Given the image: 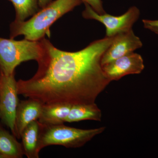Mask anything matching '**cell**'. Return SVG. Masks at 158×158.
Returning a JSON list of instances; mask_svg holds the SVG:
<instances>
[{
    "instance_id": "1",
    "label": "cell",
    "mask_w": 158,
    "mask_h": 158,
    "mask_svg": "<svg viewBox=\"0 0 158 158\" xmlns=\"http://www.w3.org/2000/svg\"><path fill=\"white\" fill-rule=\"evenodd\" d=\"M113 38L95 40L75 52L59 49L43 38L37 72L31 78L17 81L18 94L43 104L95 103L111 82L103 70L101 59Z\"/></svg>"
},
{
    "instance_id": "2",
    "label": "cell",
    "mask_w": 158,
    "mask_h": 158,
    "mask_svg": "<svg viewBox=\"0 0 158 158\" xmlns=\"http://www.w3.org/2000/svg\"><path fill=\"white\" fill-rule=\"evenodd\" d=\"M81 0H55L37 11L31 19L24 21L15 20L10 26V37L23 35L25 39L39 41L45 35L50 36L51 26L60 17L80 6Z\"/></svg>"
},
{
    "instance_id": "3",
    "label": "cell",
    "mask_w": 158,
    "mask_h": 158,
    "mask_svg": "<svg viewBox=\"0 0 158 158\" xmlns=\"http://www.w3.org/2000/svg\"><path fill=\"white\" fill-rule=\"evenodd\" d=\"M40 151L51 145H60L67 148L81 147L106 129L104 127L92 129H81L66 126L64 123L44 125L40 123Z\"/></svg>"
},
{
    "instance_id": "4",
    "label": "cell",
    "mask_w": 158,
    "mask_h": 158,
    "mask_svg": "<svg viewBox=\"0 0 158 158\" xmlns=\"http://www.w3.org/2000/svg\"><path fill=\"white\" fill-rule=\"evenodd\" d=\"M41 52L40 40H15L0 37V72L6 75L14 73L15 68L22 62L37 61Z\"/></svg>"
},
{
    "instance_id": "5",
    "label": "cell",
    "mask_w": 158,
    "mask_h": 158,
    "mask_svg": "<svg viewBox=\"0 0 158 158\" xmlns=\"http://www.w3.org/2000/svg\"><path fill=\"white\" fill-rule=\"evenodd\" d=\"M15 74L6 75L0 72V113L3 123L17 138L15 116L19 103Z\"/></svg>"
},
{
    "instance_id": "6",
    "label": "cell",
    "mask_w": 158,
    "mask_h": 158,
    "mask_svg": "<svg viewBox=\"0 0 158 158\" xmlns=\"http://www.w3.org/2000/svg\"><path fill=\"white\" fill-rule=\"evenodd\" d=\"M85 10L82 15L86 19H94L105 26L107 37H113L132 29L134 24L139 18L140 12L135 6L131 7L124 14L113 16L106 14H99L90 6L85 4Z\"/></svg>"
},
{
    "instance_id": "7",
    "label": "cell",
    "mask_w": 158,
    "mask_h": 158,
    "mask_svg": "<svg viewBox=\"0 0 158 158\" xmlns=\"http://www.w3.org/2000/svg\"><path fill=\"white\" fill-rule=\"evenodd\" d=\"M144 68V61L141 55L134 52L102 66L104 72L111 81H118L128 75L141 73Z\"/></svg>"
},
{
    "instance_id": "8",
    "label": "cell",
    "mask_w": 158,
    "mask_h": 158,
    "mask_svg": "<svg viewBox=\"0 0 158 158\" xmlns=\"http://www.w3.org/2000/svg\"><path fill=\"white\" fill-rule=\"evenodd\" d=\"M142 46L141 40L134 34L132 29L118 34L114 37L113 42L102 56V66L115 59L133 52Z\"/></svg>"
},
{
    "instance_id": "9",
    "label": "cell",
    "mask_w": 158,
    "mask_h": 158,
    "mask_svg": "<svg viewBox=\"0 0 158 158\" xmlns=\"http://www.w3.org/2000/svg\"><path fill=\"white\" fill-rule=\"evenodd\" d=\"M43 104L34 99L19 102L15 116V127L17 138H20L21 135L24 129L32 122L38 120Z\"/></svg>"
},
{
    "instance_id": "10",
    "label": "cell",
    "mask_w": 158,
    "mask_h": 158,
    "mask_svg": "<svg viewBox=\"0 0 158 158\" xmlns=\"http://www.w3.org/2000/svg\"><path fill=\"white\" fill-rule=\"evenodd\" d=\"M72 106L65 103H52L43 104L38 121L44 125L63 124L65 122Z\"/></svg>"
},
{
    "instance_id": "11",
    "label": "cell",
    "mask_w": 158,
    "mask_h": 158,
    "mask_svg": "<svg viewBox=\"0 0 158 158\" xmlns=\"http://www.w3.org/2000/svg\"><path fill=\"white\" fill-rule=\"evenodd\" d=\"M40 129L39 122L36 120L29 124L21 135L24 155L28 158L39 157Z\"/></svg>"
},
{
    "instance_id": "12",
    "label": "cell",
    "mask_w": 158,
    "mask_h": 158,
    "mask_svg": "<svg viewBox=\"0 0 158 158\" xmlns=\"http://www.w3.org/2000/svg\"><path fill=\"white\" fill-rule=\"evenodd\" d=\"M101 110L95 103L72 106L65 122L73 123L85 120L100 121Z\"/></svg>"
},
{
    "instance_id": "13",
    "label": "cell",
    "mask_w": 158,
    "mask_h": 158,
    "mask_svg": "<svg viewBox=\"0 0 158 158\" xmlns=\"http://www.w3.org/2000/svg\"><path fill=\"white\" fill-rule=\"evenodd\" d=\"M16 138L0 127V153L6 158H21L24 155L22 144Z\"/></svg>"
},
{
    "instance_id": "14",
    "label": "cell",
    "mask_w": 158,
    "mask_h": 158,
    "mask_svg": "<svg viewBox=\"0 0 158 158\" xmlns=\"http://www.w3.org/2000/svg\"><path fill=\"white\" fill-rule=\"evenodd\" d=\"M14 6L16 12L15 21H24L38 11V0H9Z\"/></svg>"
},
{
    "instance_id": "15",
    "label": "cell",
    "mask_w": 158,
    "mask_h": 158,
    "mask_svg": "<svg viewBox=\"0 0 158 158\" xmlns=\"http://www.w3.org/2000/svg\"><path fill=\"white\" fill-rule=\"evenodd\" d=\"M85 4H87L99 14H104L106 13L102 0H81Z\"/></svg>"
},
{
    "instance_id": "16",
    "label": "cell",
    "mask_w": 158,
    "mask_h": 158,
    "mask_svg": "<svg viewBox=\"0 0 158 158\" xmlns=\"http://www.w3.org/2000/svg\"><path fill=\"white\" fill-rule=\"evenodd\" d=\"M144 28L152 31L158 35V20L143 19L142 20Z\"/></svg>"
},
{
    "instance_id": "17",
    "label": "cell",
    "mask_w": 158,
    "mask_h": 158,
    "mask_svg": "<svg viewBox=\"0 0 158 158\" xmlns=\"http://www.w3.org/2000/svg\"><path fill=\"white\" fill-rule=\"evenodd\" d=\"M52 2V0H38V5L40 8H43L48 6Z\"/></svg>"
},
{
    "instance_id": "18",
    "label": "cell",
    "mask_w": 158,
    "mask_h": 158,
    "mask_svg": "<svg viewBox=\"0 0 158 158\" xmlns=\"http://www.w3.org/2000/svg\"><path fill=\"white\" fill-rule=\"evenodd\" d=\"M0 158H6V156H5L3 155L2 154L0 153Z\"/></svg>"
},
{
    "instance_id": "19",
    "label": "cell",
    "mask_w": 158,
    "mask_h": 158,
    "mask_svg": "<svg viewBox=\"0 0 158 158\" xmlns=\"http://www.w3.org/2000/svg\"><path fill=\"white\" fill-rule=\"evenodd\" d=\"M0 118H1V113H0Z\"/></svg>"
}]
</instances>
